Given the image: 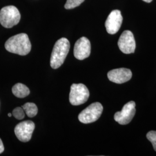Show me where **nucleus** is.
Segmentation results:
<instances>
[{"label": "nucleus", "instance_id": "f257e3e1", "mask_svg": "<svg viewBox=\"0 0 156 156\" xmlns=\"http://www.w3.org/2000/svg\"><path fill=\"white\" fill-rule=\"evenodd\" d=\"M5 48L9 52L20 56H26L30 52L31 44L26 34H19L6 41Z\"/></svg>", "mask_w": 156, "mask_h": 156}, {"label": "nucleus", "instance_id": "f03ea898", "mask_svg": "<svg viewBox=\"0 0 156 156\" xmlns=\"http://www.w3.org/2000/svg\"><path fill=\"white\" fill-rule=\"evenodd\" d=\"M70 48L69 41L66 38L58 39L53 47L50 57V66L53 69H57L65 61Z\"/></svg>", "mask_w": 156, "mask_h": 156}, {"label": "nucleus", "instance_id": "7ed1b4c3", "mask_svg": "<svg viewBox=\"0 0 156 156\" xmlns=\"http://www.w3.org/2000/svg\"><path fill=\"white\" fill-rule=\"evenodd\" d=\"M20 17V13L15 6H5L0 11V23L5 28H12L17 25Z\"/></svg>", "mask_w": 156, "mask_h": 156}, {"label": "nucleus", "instance_id": "20e7f679", "mask_svg": "<svg viewBox=\"0 0 156 156\" xmlns=\"http://www.w3.org/2000/svg\"><path fill=\"white\" fill-rule=\"evenodd\" d=\"M90 93L87 87L82 83H73L71 86L69 102L74 106L85 103L89 98Z\"/></svg>", "mask_w": 156, "mask_h": 156}, {"label": "nucleus", "instance_id": "39448f33", "mask_svg": "<svg viewBox=\"0 0 156 156\" xmlns=\"http://www.w3.org/2000/svg\"><path fill=\"white\" fill-rule=\"evenodd\" d=\"M103 111V106L100 102H94L81 112L78 119L81 123L89 124L97 121Z\"/></svg>", "mask_w": 156, "mask_h": 156}, {"label": "nucleus", "instance_id": "423d86ee", "mask_svg": "<svg viewBox=\"0 0 156 156\" xmlns=\"http://www.w3.org/2000/svg\"><path fill=\"white\" fill-rule=\"evenodd\" d=\"M135 106V102L133 101L127 102L124 105L121 111L117 112L115 114V120L121 125H126L130 123L136 113Z\"/></svg>", "mask_w": 156, "mask_h": 156}, {"label": "nucleus", "instance_id": "0eeeda50", "mask_svg": "<svg viewBox=\"0 0 156 156\" xmlns=\"http://www.w3.org/2000/svg\"><path fill=\"white\" fill-rule=\"evenodd\" d=\"M35 129V124L30 120L24 121L17 124L15 128V133L20 141L27 142L31 140Z\"/></svg>", "mask_w": 156, "mask_h": 156}, {"label": "nucleus", "instance_id": "6e6552de", "mask_svg": "<svg viewBox=\"0 0 156 156\" xmlns=\"http://www.w3.org/2000/svg\"><path fill=\"white\" fill-rule=\"evenodd\" d=\"M118 46L123 53H134L136 44L133 33L129 30L124 31L118 41Z\"/></svg>", "mask_w": 156, "mask_h": 156}, {"label": "nucleus", "instance_id": "1a4fd4ad", "mask_svg": "<svg viewBox=\"0 0 156 156\" xmlns=\"http://www.w3.org/2000/svg\"><path fill=\"white\" fill-rule=\"evenodd\" d=\"M90 53L91 44L89 40L84 37L78 39L73 49L75 57L79 60H83L89 57Z\"/></svg>", "mask_w": 156, "mask_h": 156}, {"label": "nucleus", "instance_id": "9d476101", "mask_svg": "<svg viewBox=\"0 0 156 156\" xmlns=\"http://www.w3.org/2000/svg\"><path fill=\"white\" fill-rule=\"evenodd\" d=\"M123 22V17L119 10H114L109 15L105 22L107 32L110 34L117 33Z\"/></svg>", "mask_w": 156, "mask_h": 156}, {"label": "nucleus", "instance_id": "9b49d317", "mask_svg": "<svg viewBox=\"0 0 156 156\" xmlns=\"http://www.w3.org/2000/svg\"><path fill=\"white\" fill-rule=\"evenodd\" d=\"M132 72L130 69L120 68L112 69L108 73V78L110 81L117 84L124 83L132 78Z\"/></svg>", "mask_w": 156, "mask_h": 156}, {"label": "nucleus", "instance_id": "f8f14e48", "mask_svg": "<svg viewBox=\"0 0 156 156\" xmlns=\"http://www.w3.org/2000/svg\"><path fill=\"white\" fill-rule=\"evenodd\" d=\"M12 93L17 98H23L30 94V91L28 87L22 83H16L12 87Z\"/></svg>", "mask_w": 156, "mask_h": 156}, {"label": "nucleus", "instance_id": "ddd939ff", "mask_svg": "<svg viewBox=\"0 0 156 156\" xmlns=\"http://www.w3.org/2000/svg\"><path fill=\"white\" fill-rule=\"evenodd\" d=\"M23 109L29 117H35L38 113V108L32 102H27L22 106Z\"/></svg>", "mask_w": 156, "mask_h": 156}, {"label": "nucleus", "instance_id": "4468645a", "mask_svg": "<svg viewBox=\"0 0 156 156\" xmlns=\"http://www.w3.org/2000/svg\"><path fill=\"white\" fill-rule=\"evenodd\" d=\"M84 1V0H67L64 8L67 9H73L80 5Z\"/></svg>", "mask_w": 156, "mask_h": 156}, {"label": "nucleus", "instance_id": "2eb2a0df", "mask_svg": "<svg viewBox=\"0 0 156 156\" xmlns=\"http://www.w3.org/2000/svg\"><path fill=\"white\" fill-rule=\"evenodd\" d=\"M12 115L17 120H22L25 116L24 111L22 107H17L12 112Z\"/></svg>", "mask_w": 156, "mask_h": 156}, {"label": "nucleus", "instance_id": "dca6fc26", "mask_svg": "<svg viewBox=\"0 0 156 156\" xmlns=\"http://www.w3.org/2000/svg\"><path fill=\"white\" fill-rule=\"evenodd\" d=\"M146 137L152 144L154 151H156V131H151L146 134Z\"/></svg>", "mask_w": 156, "mask_h": 156}, {"label": "nucleus", "instance_id": "f3484780", "mask_svg": "<svg viewBox=\"0 0 156 156\" xmlns=\"http://www.w3.org/2000/svg\"><path fill=\"white\" fill-rule=\"evenodd\" d=\"M4 151V146L2 142V140L0 138V154H1Z\"/></svg>", "mask_w": 156, "mask_h": 156}, {"label": "nucleus", "instance_id": "a211bd4d", "mask_svg": "<svg viewBox=\"0 0 156 156\" xmlns=\"http://www.w3.org/2000/svg\"><path fill=\"white\" fill-rule=\"evenodd\" d=\"M144 1H145L146 2H147V3H149V2H151L153 0H143Z\"/></svg>", "mask_w": 156, "mask_h": 156}, {"label": "nucleus", "instance_id": "6ab92c4d", "mask_svg": "<svg viewBox=\"0 0 156 156\" xmlns=\"http://www.w3.org/2000/svg\"><path fill=\"white\" fill-rule=\"evenodd\" d=\"M8 116H9V117H11L12 113H8Z\"/></svg>", "mask_w": 156, "mask_h": 156}]
</instances>
